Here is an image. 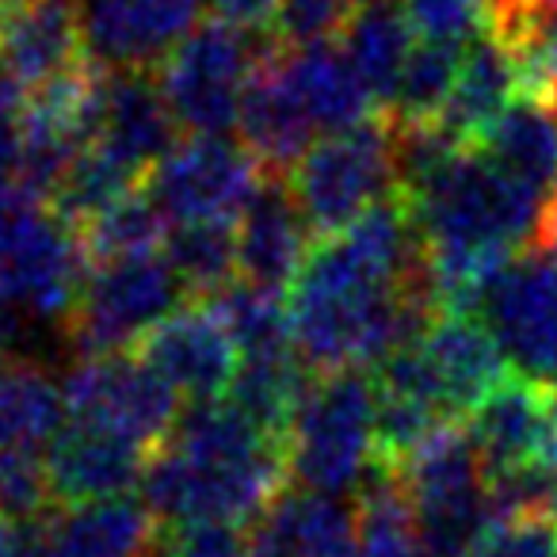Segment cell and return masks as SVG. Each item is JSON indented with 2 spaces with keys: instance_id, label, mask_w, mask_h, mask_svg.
I'll list each match as a JSON object with an SVG mask.
<instances>
[{
  "instance_id": "33",
  "label": "cell",
  "mask_w": 557,
  "mask_h": 557,
  "mask_svg": "<svg viewBox=\"0 0 557 557\" xmlns=\"http://www.w3.org/2000/svg\"><path fill=\"white\" fill-rule=\"evenodd\" d=\"M172 222L153 202L149 191L126 195L119 207L100 214L92 225L81 230L88 263H111V260H134V256H157V248L169 240Z\"/></svg>"
},
{
  "instance_id": "12",
  "label": "cell",
  "mask_w": 557,
  "mask_h": 557,
  "mask_svg": "<svg viewBox=\"0 0 557 557\" xmlns=\"http://www.w3.org/2000/svg\"><path fill=\"white\" fill-rule=\"evenodd\" d=\"M149 450H141L134 440L108 424L92 420H70L47 447V478L54 504H96L131 496V488H141L149 466Z\"/></svg>"
},
{
  "instance_id": "11",
  "label": "cell",
  "mask_w": 557,
  "mask_h": 557,
  "mask_svg": "<svg viewBox=\"0 0 557 557\" xmlns=\"http://www.w3.org/2000/svg\"><path fill=\"white\" fill-rule=\"evenodd\" d=\"M207 0H81L85 54L100 70H149L199 27Z\"/></svg>"
},
{
  "instance_id": "18",
  "label": "cell",
  "mask_w": 557,
  "mask_h": 557,
  "mask_svg": "<svg viewBox=\"0 0 557 557\" xmlns=\"http://www.w3.org/2000/svg\"><path fill=\"white\" fill-rule=\"evenodd\" d=\"M157 527L146 500L134 496L73 504L32 527L35 557H153L161 546Z\"/></svg>"
},
{
  "instance_id": "40",
  "label": "cell",
  "mask_w": 557,
  "mask_h": 557,
  "mask_svg": "<svg viewBox=\"0 0 557 557\" xmlns=\"http://www.w3.org/2000/svg\"><path fill=\"white\" fill-rule=\"evenodd\" d=\"M214 24L230 27L237 35H275V16H278V0H207Z\"/></svg>"
},
{
  "instance_id": "14",
  "label": "cell",
  "mask_w": 557,
  "mask_h": 557,
  "mask_svg": "<svg viewBox=\"0 0 557 557\" xmlns=\"http://www.w3.org/2000/svg\"><path fill=\"white\" fill-rule=\"evenodd\" d=\"M88 62L77 0H4L0 70L24 92L50 85Z\"/></svg>"
},
{
  "instance_id": "22",
  "label": "cell",
  "mask_w": 557,
  "mask_h": 557,
  "mask_svg": "<svg viewBox=\"0 0 557 557\" xmlns=\"http://www.w3.org/2000/svg\"><path fill=\"white\" fill-rule=\"evenodd\" d=\"M278 65L287 77L290 92L298 96L306 119L313 123L318 138L371 123V92L356 77L348 54L341 47H302V50H278Z\"/></svg>"
},
{
  "instance_id": "19",
  "label": "cell",
  "mask_w": 557,
  "mask_h": 557,
  "mask_svg": "<svg viewBox=\"0 0 557 557\" xmlns=\"http://www.w3.org/2000/svg\"><path fill=\"white\" fill-rule=\"evenodd\" d=\"M417 356L450 420L470 417L500 386L504 371H508L493 333L473 313L435 318L428 333L417 341Z\"/></svg>"
},
{
  "instance_id": "29",
  "label": "cell",
  "mask_w": 557,
  "mask_h": 557,
  "mask_svg": "<svg viewBox=\"0 0 557 557\" xmlns=\"http://www.w3.org/2000/svg\"><path fill=\"white\" fill-rule=\"evenodd\" d=\"M138 172L131 164L119 161L111 149L103 146H88L77 153V161L65 169V176L58 180V187L50 191L47 207L62 218L70 230H85L92 225L100 214H108L111 207L134 195V184H138Z\"/></svg>"
},
{
  "instance_id": "10",
  "label": "cell",
  "mask_w": 557,
  "mask_h": 557,
  "mask_svg": "<svg viewBox=\"0 0 557 557\" xmlns=\"http://www.w3.org/2000/svg\"><path fill=\"white\" fill-rule=\"evenodd\" d=\"M70 420L108 424L157 455L180 420V394L141 356H96L62 382Z\"/></svg>"
},
{
  "instance_id": "31",
  "label": "cell",
  "mask_w": 557,
  "mask_h": 557,
  "mask_svg": "<svg viewBox=\"0 0 557 557\" xmlns=\"http://www.w3.org/2000/svg\"><path fill=\"white\" fill-rule=\"evenodd\" d=\"M164 260L176 271L184 290L202 298L222 295L237 283V225L233 222H187L172 225L164 240Z\"/></svg>"
},
{
  "instance_id": "30",
  "label": "cell",
  "mask_w": 557,
  "mask_h": 557,
  "mask_svg": "<svg viewBox=\"0 0 557 557\" xmlns=\"http://www.w3.org/2000/svg\"><path fill=\"white\" fill-rule=\"evenodd\" d=\"M496 35L516 54L527 96L557 103V0H500Z\"/></svg>"
},
{
  "instance_id": "6",
  "label": "cell",
  "mask_w": 557,
  "mask_h": 557,
  "mask_svg": "<svg viewBox=\"0 0 557 557\" xmlns=\"http://www.w3.org/2000/svg\"><path fill=\"white\" fill-rule=\"evenodd\" d=\"M184 295V283L164 256L92 263L70 318L73 341L88 359L126 356V348H141V341L180 310Z\"/></svg>"
},
{
  "instance_id": "17",
  "label": "cell",
  "mask_w": 557,
  "mask_h": 557,
  "mask_svg": "<svg viewBox=\"0 0 557 557\" xmlns=\"http://www.w3.org/2000/svg\"><path fill=\"white\" fill-rule=\"evenodd\" d=\"M176 131L161 81L149 77V70H103L96 146L146 176L176 149Z\"/></svg>"
},
{
  "instance_id": "1",
  "label": "cell",
  "mask_w": 557,
  "mask_h": 557,
  "mask_svg": "<svg viewBox=\"0 0 557 557\" xmlns=\"http://www.w3.org/2000/svg\"><path fill=\"white\" fill-rule=\"evenodd\" d=\"M287 488L283 443L263 435L230 401H195L149 458L141 500L164 531L191 523L248 527L260 523Z\"/></svg>"
},
{
  "instance_id": "34",
  "label": "cell",
  "mask_w": 557,
  "mask_h": 557,
  "mask_svg": "<svg viewBox=\"0 0 557 557\" xmlns=\"http://www.w3.org/2000/svg\"><path fill=\"white\" fill-rule=\"evenodd\" d=\"M210 310L218 313L230 336L237 341L240 356H256V351H271V348H283V344H295L290 341V321H287V306L283 298L271 295V290L260 287H248V283H233L225 287L222 295L214 298H202Z\"/></svg>"
},
{
  "instance_id": "5",
  "label": "cell",
  "mask_w": 557,
  "mask_h": 557,
  "mask_svg": "<svg viewBox=\"0 0 557 557\" xmlns=\"http://www.w3.org/2000/svg\"><path fill=\"white\" fill-rule=\"evenodd\" d=\"M397 191L394 131L386 119L318 138L310 153L290 172V195L313 233H333L356 225L367 210Z\"/></svg>"
},
{
  "instance_id": "9",
  "label": "cell",
  "mask_w": 557,
  "mask_h": 557,
  "mask_svg": "<svg viewBox=\"0 0 557 557\" xmlns=\"http://www.w3.org/2000/svg\"><path fill=\"white\" fill-rule=\"evenodd\" d=\"M268 172L240 141L187 138L149 172L153 202L172 225L187 222H240Z\"/></svg>"
},
{
  "instance_id": "42",
  "label": "cell",
  "mask_w": 557,
  "mask_h": 557,
  "mask_svg": "<svg viewBox=\"0 0 557 557\" xmlns=\"http://www.w3.org/2000/svg\"><path fill=\"white\" fill-rule=\"evenodd\" d=\"M539 248H542V256L546 260H554L557 263V195L546 202V210H542V222H539Z\"/></svg>"
},
{
  "instance_id": "20",
  "label": "cell",
  "mask_w": 557,
  "mask_h": 557,
  "mask_svg": "<svg viewBox=\"0 0 557 557\" xmlns=\"http://www.w3.org/2000/svg\"><path fill=\"white\" fill-rule=\"evenodd\" d=\"M240 146L260 161V169L268 176L278 172H295V164L310 153V146L318 141V131L306 119L298 96L290 92L287 77H283V65H278V50H263L256 73L245 88V100H240L237 115Z\"/></svg>"
},
{
  "instance_id": "36",
  "label": "cell",
  "mask_w": 557,
  "mask_h": 557,
  "mask_svg": "<svg viewBox=\"0 0 557 557\" xmlns=\"http://www.w3.org/2000/svg\"><path fill=\"white\" fill-rule=\"evenodd\" d=\"M54 508L47 458L42 455H0V516L12 523H42Z\"/></svg>"
},
{
  "instance_id": "32",
  "label": "cell",
  "mask_w": 557,
  "mask_h": 557,
  "mask_svg": "<svg viewBox=\"0 0 557 557\" xmlns=\"http://www.w3.org/2000/svg\"><path fill=\"white\" fill-rule=\"evenodd\" d=\"M466 47H443V42H420L405 62L397 88L386 103L389 126H435L443 119L455 92L458 65Z\"/></svg>"
},
{
  "instance_id": "21",
  "label": "cell",
  "mask_w": 557,
  "mask_h": 557,
  "mask_svg": "<svg viewBox=\"0 0 557 557\" xmlns=\"http://www.w3.org/2000/svg\"><path fill=\"white\" fill-rule=\"evenodd\" d=\"M527 96L523 73L504 35H485L462 50L458 81L440 126L455 141H481L496 126V119Z\"/></svg>"
},
{
  "instance_id": "23",
  "label": "cell",
  "mask_w": 557,
  "mask_h": 557,
  "mask_svg": "<svg viewBox=\"0 0 557 557\" xmlns=\"http://www.w3.org/2000/svg\"><path fill=\"white\" fill-rule=\"evenodd\" d=\"M256 542L271 557H356V508L290 485L260 519Z\"/></svg>"
},
{
  "instance_id": "25",
  "label": "cell",
  "mask_w": 557,
  "mask_h": 557,
  "mask_svg": "<svg viewBox=\"0 0 557 557\" xmlns=\"http://www.w3.org/2000/svg\"><path fill=\"white\" fill-rule=\"evenodd\" d=\"M310 386L313 379L306 359L298 356L295 344H283V348L240 356V367L230 386V405L245 420H252L263 435L287 447L290 428H295Z\"/></svg>"
},
{
  "instance_id": "45",
  "label": "cell",
  "mask_w": 557,
  "mask_h": 557,
  "mask_svg": "<svg viewBox=\"0 0 557 557\" xmlns=\"http://www.w3.org/2000/svg\"><path fill=\"white\" fill-rule=\"evenodd\" d=\"M0 333H4V313H0Z\"/></svg>"
},
{
  "instance_id": "41",
  "label": "cell",
  "mask_w": 557,
  "mask_h": 557,
  "mask_svg": "<svg viewBox=\"0 0 557 557\" xmlns=\"http://www.w3.org/2000/svg\"><path fill=\"white\" fill-rule=\"evenodd\" d=\"M32 527L12 523V519L0 516V557H35V534H32Z\"/></svg>"
},
{
  "instance_id": "7",
  "label": "cell",
  "mask_w": 557,
  "mask_h": 557,
  "mask_svg": "<svg viewBox=\"0 0 557 557\" xmlns=\"http://www.w3.org/2000/svg\"><path fill=\"white\" fill-rule=\"evenodd\" d=\"M260 54L245 35L222 24H199L161 62V92L180 131L191 138H225L237 126L240 100Z\"/></svg>"
},
{
  "instance_id": "27",
  "label": "cell",
  "mask_w": 557,
  "mask_h": 557,
  "mask_svg": "<svg viewBox=\"0 0 557 557\" xmlns=\"http://www.w3.org/2000/svg\"><path fill=\"white\" fill-rule=\"evenodd\" d=\"M341 39V50L348 54L356 77L363 81L371 100L386 108L397 88V77H401L405 62L412 54V32L405 24L401 9H394V4L359 9Z\"/></svg>"
},
{
  "instance_id": "24",
  "label": "cell",
  "mask_w": 557,
  "mask_h": 557,
  "mask_svg": "<svg viewBox=\"0 0 557 557\" xmlns=\"http://www.w3.org/2000/svg\"><path fill=\"white\" fill-rule=\"evenodd\" d=\"M478 153L546 207L557 195V103L523 96L478 141Z\"/></svg>"
},
{
  "instance_id": "28",
  "label": "cell",
  "mask_w": 557,
  "mask_h": 557,
  "mask_svg": "<svg viewBox=\"0 0 557 557\" xmlns=\"http://www.w3.org/2000/svg\"><path fill=\"white\" fill-rule=\"evenodd\" d=\"M356 557H424L397 470L374 466L356 493Z\"/></svg>"
},
{
  "instance_id": "3",
  "label": "cell",
  "mask_w": 557,
  "mask_h": 557,
  "mask_svg": "<svg viewBox=\"0 0 557 557\" xmlns=\"http://www.w3.org/2000/svg\"><path fill=\"white\" fill-rule=\"evenodd\" d=\"M374 470V382L363 371L313 379L287 440L295 488L341 496L359 493Z\"/></svg>"
},
{
  "instance_id": "35",
  "label": "cell",
  "mask_w": 557,
  "mask_h": 557,
  "mask_svg": "<svg viewBox=\"0 0 557 557\" xmlns=\"http://www.w3.org/2000/svg\"><path fill=\"white\" fill-rule=\"evenodd\" d=\"M401 16L420 42L466 47L496 32L500 0H401Z\"/></svg>"
},
{
  "instance_id": "44",
  "label": "cell",
  "mask_w": 557,
  "mask_h": 557,
  "mask_svg": "<svg viewBox=\"0 0 557 557\" xmlns=\"http://www.w3.org/2000/svg\"><path fill=\"white\" fill-rule=\"evenodd\" d=\"M351 4H359V9H379V4H389V0H351Z\"/></svg>"
},
{
  "instance_id": "2",
  "label": "cell",
  "mask_w": 557,
  "mask_h": 557,
  "mask_svg": "<svg viewBox=\"0 0 557 557\" xmlns=\"http://www.w3.org/2000/svg\"><path fill=\"white\" fill-rule=\"evenodd\" d=\"M88 268L81 233L47 199L16 184L0 191V313L16 310L32 321L73 318Z\"/></svg>"
},
{
  "instance_id": "26",
  "label": "cell",
  "mask_w": 557,
  "mask_h": 557,
  "mask_svg": "<svg viewBox=\"0 0 557 557\" xmlns=\"http://www.w3.org/2000/svg\"><path fill=\"white\" fill-rule=\"evenodd\" d=\"M62 424V386L27 359L0 356V455H39Z\"/></svg>"
},
{
  "instance_id": "8",
  "label": "cell",
  "mask_w": 557,
  "mask_h": 557,
  "mask_svg": "<svg viewBox=\"0 0 557 557\" xmlns=\"http://www.w3.org/2000/svg\"><path fill=\"white\" fill-rule=\"evenodd\" d=\"M478 313L516 379L557 397V263L542 252L508 260Z\"/></svg>"
},
{
  "instance_id": "37",
  "label": "cell",
  "mask_w": 557,
  "mask_h": 557,
  "mask_svg": "<svg viewBox=\"0 0 557 557\" xmlns=\"http://www.w3.org/2000/svg\"><path fill=\"white\" fill-rule=\"evenodd\" d=\"M351 0H278L275 39L290 50L302 47H329L336 35L348 32L356 16Z\"/></svg>"
},
{
  "instance_id": "15",
  "label": "cell",
  "mask_w": 557,
  "mask_h": 557,
  "mask_svg": "<svg viewBox=\"0 0 557 557\" xmlns=\"http://www.w3.org/2000/svg\"><path fill=\"white\" fill-rule=\"evenodd\" d=\"M557 420V397L523 379H504L466 417V435L488 478L519 473L546 458Z\"/></svg>"
},
{
  "instance_id": "13",
  "label": "cell",
  "mask_w": 557,
  "mask_h": 557,
  "mask_svg": "<svg viewBox=\"0 0 557 557\" xmlns=\"http://www.w3.org/2000/svg\"><path fill=\"white\" fill-rule=\"evenodd\" d=\"M141 359L191 401H218L233 386L240 348L207 302L180 306L164 325L141 341Z\"/></svg>"
},
{
  "instance_id": "16",
  "label": "cell",
  "mask_w": 557,
  "mask_h": 557,
  "mask_svg": "<svg viewBox=\"0 0 557 557\" xmlns=\"http://www.w3.org/2000/svg\"><path fill=\"white\" fill-rule=\"evenodd\" d=\"M310 233L290 187H283L278 176H268L237 222V278L271 295L290 290L313 252Z\"/></svg>"
},
{
  "instance_id": "38",
  "label": "cell",
  "mask_w": 557,
  "mask_h": 557,
  "mask_svg": "<svg viewBox=\"0 0 557 557\" xmlns=\"http://www.w3.org/2000/svg\"><path fill=\"white\" fill-rule=\"evenodd\" d=\"M470 557H557V519L504 516L493 519Z\"/></svg>"
},
{
  "instance_id": "39",
  "label": "cell",
  "mask_w": 557,
  "mask_h": 557,
  "mask_svg": "<svg viewBox=\"0 0 557 557\" xmlns=\"http://www.w3.org/2000/svg\"><path fill=\"white\" fill-rule=\"evenodd\" d=\"M252 539L240 527L222 523H191L164 531V542L157 546L161 557H248Z\"/></svg>"
},
{
  "instance_id": "43",
  "label": "cell",
  "mask_w": 557,
  "mask_h": 557,
  "mask_svg": "<svg viewBox=\"0 0 557 557\" xmlns=\"http://www.w3.org/2000/svg\"><path fill=\"white\" fill-rule=\"evenodd\" d=\"M16 161H20V134H0V191L16 184Z\"/></svg>"
},
{
  "instance_id": "4",
  "label": "cell",
  "mask_w": 557,
  "mask_h": 557,
  "mask_svg": "<svg viewBox=\"0 0 557 557\" xmlns=\"http://www.w3.org/2000/svg\"><path fill=\"white\" fill-rule=\"evenodd\" d=\"M424 557H470L496 519L488 473L466 428L447 424L401 470Z\"/></svg>"
}]
</instances>
